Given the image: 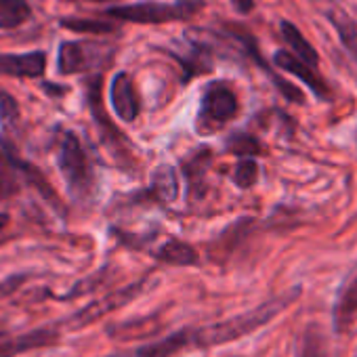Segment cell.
<instances>
[{"instance_id":"6da1fadb","label":"cell","mask_w":357,"mask_h":357,"mask_svg":"<svg viewBox=\"0 0 357 357\" xmlns=\"http://www.w3.org/2000/svg\"><path fill=\"white\" fill-rule=\"evenodd\" d=\"M301 292H303V288L294 286V288H290V290H286V292H282L278 296H271L269 301L261 303L259 307H255L250 311L227 317L223 321L192 328L194 349H213V347L234 342V340H240V338L257 332L259 328L273 321L280 313H284L292 303H296Z\"/></svg>"},{"instance_id":"7a4b0ae2","label":"cell","mask_w":357,"mask_h":357,"mask_svg":"<svg viewBox=\"0 0 357 357\" xmlns=\"http://www.w3.org/2000/svg\"><path fill=\"white\" fill-rule=\"evenodd\" d=\"M206 7L204 0H174V3H137L105 9V17L126 24L158 26L170 22H185L196 17Z\"/></svg>"},{"instance_id":"3957f363","label":"cell","mask_w":357,"mask_h":357,"mask_svg":"<svg viewBox=\"0 0 357 357\" xmlns=\"http://www.w3.org/2000/svg\"><path fill=\"white\" fill-rule=\"evenodd\" d=\"M57 166L68 185V192L76 200H84L95 190V172L91 166V160L80 143V139L68 130L63 132L57 149Z\"/></svg>"},{"instance_id":"277c9868","label":"cell","mask_w":357,"mask_h":357,"mask_svg":"<svg viewBox=\"0 0 357 357\" xmlns=\"http://www.w3.org/2000/svg\"><path fill=\"white\" fill-rule=\"evenodd\" d=\"M240 103L234 89L227 82H211L200 99V109L196 116V128L202 135L217 132L227 122L238 116Z\"/></svg>"},{"instance_id":"5b68a950","label":"cell","mask_w":357,"mask_h":357,"mask_svg":"<svg viewBox=\"0 0 357 357\" xmlns=\"http://www.w3.org/2000/svg\"><path fill=\"white\" fill-rule=\"evenodd\" d=\"M114 47L93 40H66L59 47L57 72L63 76L103 68L114 57Z\"/></svg>"},{"instance_id":"8992f818","label":"cell","mask_w":357,"mask_h":357,"mask_svg":"<svg viewBox=\"0 0 357 357\" xmlns=\"http://www.w3.org/2000/svg\"><path fill=\"white\" fill-rule=\"evenodd\" d=\"M145 286H147V278H143V280H139L135 284H128V286H124V288H120L116 292H109L103 298L93 301L86 307H82L80 311H76L72 317H68L66 319V326L72 328V330H80V328L97 321L101 315H105L109 311H116V309H120V307H124L128 303H132L145 290Z\"/></svg>"},{"instance_id":"52a82bcc","label":"cell","mask_w":357,"mask_h":357,"mask_svg":"<svg viewBox=\"0 0 357 357\" xmlns=\"http://www.w3.org/2000/svg\"><path fill=\"white\" fill-rule=\"evenodd\" d=\"M170 55L181 63L183 68V80H192L196 76L208 74L215 68V55L213 49L196 38H183L178 45L170 49Z\"/></svg>"},{"instance_id":"ba28073f","label":"cell","mask_w":357,"mask_h":357,"mask_svg":"<svg viewBox=\"0 0 357 357\" xmlns=\"http://www.w3.org/2000/svg\"><path fill=\"white\" fill-rule=\"evenodd\" d=\"M59 340V330L53 326L34 328L30 332H24L20 336H7L0 334V357H15L34 349L51 347Z\"/></svg>"},{"instance_id":"9c48e42d","label":"cell","mask_w":357,"mask_h":357,"mask_svg":"<svg viewBox=\"0 0 357 357\" xmlns=\"http://www.w3.org/2000/svg\"><path fill=\"white\" fill-rule=\"evenodd\" d=\"M89 95H86V101H89V107H91V114L101 130V139L107 147H112L116 153H124V145H126V139L124 135L109 122L107 118V112L103 109V101H101V76H95L89 80Z\"/></svg>"},{"instance_id":"30bf717a","label":"cell","mask_w":357,"mask_h":357,"mask_svg":"<svg viewBox=\"0 0 357 357\" xmlns=\"http://www.w3.org/2000/svg\"><path fill=\"white\" fill-rule=\"evenodd\" d=\"M273 63H275L280 70H284V72L296 76L303 84H307V86L313 91V95H315L317 99H324V101L330 99V86L326 84V80L317 74V70H315L313 66L305 63V61L298 59L294 53H290V51H278V53L273 55Z\"/></svg>"},{"instance_id":"8fae6325","label":"cell","mask_w":357,"mask_h":357,"mask_svg":"<svg viewBox=\"0 0 357 357\" xmlns=\"http://www.w3.org/2000/svg\"><path fill=\"white\" fill-rule=\"evenodd\" d=\"M355 319H357V273L349 278L336 292L332 305V332L336 336H344L347 332H351Z\"/></svg>"},{"instance_id":"7c38bea8","label":"cell","mask_w":357,"mask_h":357,"mask_svg":"<svg viewBox=\"0 0 357 357\" xmlns=\"http://www.w3.org/2000/svg\"><path fill=\"white\" fill-rule=\"evenodd\" d=\"M229 32H231V36L244 47V51L255 59V63L273 80V84H275V89L288 99V101H292V103H298V105H303L305 103V95H303V91L298 89V86H294V84H290L288 80H284L282 76H278L269 66H267V61L261 57V53H259V47H257V43H255V38L248 34V32H244L242 28H229Z\"/></svg>"},{"instance_id":"4fadbf2b","label":"cell","mask_w":357,"mask_h":357,"mask_svg":"<svg viewBox=\"0 0 357 357\" xmlns=\"http://www.w3.org/2000/svg\"><path fill=\"white\" fill-rule=\"evenodd\" d=\"M109 99H112V107H114L116 116L122 122H132L141 112L135 82L126 72H120L114 76L112 86H109Z\"/></svg>"},{"instance_id":"5bb4252c","label":"cell","mask_w":357,"mask_h":357,"mask_svg":"<svg viewBox=\"0 0 357 357\" xmlns=\"http://www.w3.org/2000/svg\"><path fill=\"white\" fill-rule=\"evenodd\" d=\"M47 70V53L30 51L24 55L0 53V74L11 78H40Z\"/></svg>"},{"instance_id":"9a60e30c","label":"cell","mask_w":357,"mask_h":357,"mask_svg":"<svg viewBox=\"0 0 357 357\" xmlns=\"http://www.w3.org/2000/svg\"><path fill=\"white\" fill-rule=\"evenodd\" d=\"M153 259L164 265H172V267H196L200 263V255L196 252V248L192 244L174 240V238L164 242L153 252Z\"/></svg>"},{"instance_id":"2e32d148","label":"cell","mask_w":357,"mask_h":357,"mask_svg":"<svg viewBox=\"0 0 357 357\" xmlns=\"http://www.w3.org/2000/svg\"><path fill=\"white\" fill-rule=\"evenodd\" d=\"M280 32H282V38L286 40V45L290 47V53H294V55H296L298 59H303L305 63L317 68L319 55H317L315 47L303 36V32H301L294 24L282 22V24H280Z\"/></svg>"},{"instance_id":"e0dca14e","label":"cell","mask_w":357,"mask_h":357,"mask_svg":"<svg viewBox=\"0 0 357 357\" xmlns=\"http://www.w3.org/2000/svg\"><path fill=\"white\" fill-rule=\"evenodd\" d=\"M294 357H330L328 336L319 324H309L298 338Z\"/></svg>"},{"instance_id":"ac0fdd59","label":"cell","mask_w":357,"mask_h":357,"mask_svg":"<svg viewBox=\"0 0 357 357\" xmlns=\"http://www.w3.org/2000/svg\"><path fill=\"white\" fill-rule=\"evenodd\" d=\"M328 22L332 24V28L338 34L340 45L344 47V51L351 55V59L357 63V22L340 11H330L328 13Z\"/></svg>"},{"instance_id":"d6986e66","label":"cell","mask_w":357,"mask_h":357,"mask_svg":"<svg viewBox=\"0 0 357 357\" xmlns=\"http://www.w3.org/2000/svg\"><path fill=\"white\" fill-rule=\"evenodd\" d=\"M151 194L162 202H172L178 196V178L174 168L160 166L151 176Z\"/></svg>"},{"instance_id":"ffe728a7","label":"cell","mask_w":357,"mask_h":357,"mask_svg":"<svg viewBox=\"0 0 357 357\" xmlns=\"http://www.w3.org/2000/svg\"><path fill=\"white\" fill-rule=\"evenodd\" d=\"M32 9L26 0H0V30H15L26 24Z\"/></svg>"},{"instance_id":"44dd1931","label":"cell","mask_w":357,"mask_h":357,"mask_svg":"<svg viewBox=\"0 0 357 357\" xmlns=\"http://www.w3.org/2000/svg\"><path fill=\"white\" fill-rule=\"evenodd\" d=\"M59 26L76 34H109L116 30L114 20H82V17H61Z\"/></svg>"},{"instance_id":"7402d4cb","label":"cell","mask_w":357,"mask_h":357,"mask_svg":"<svg viewBox=\"0 0 357 357\" xmlns=\"http://www.w3.org/2000/svg\"><path fill=\"white\" fill-rule=\"evenodd\" d=\"M227 151L234 153V155H242V158H252V155H259L263 151L261 143L252 137V135H246V132H236L227 139Z\"/></svg>"},{"instance_id":"603a6c76","label":"cell","mask_w":357,"mask_h":357,"mask_svg":"<svg viewBox=\"0 0 357 357\" xmlns=\"http://www.w3.org/2000/svg\"><path fill=\"white\" fill-rule=\"evenodd\" d=\"M259 181V164L255 158H242L234 168V183L240 190H250Z\"/></svg>"},{"instance_id":"cb8c5ba5","label":"cell","mask_w":357,"mask_h":357,"mask_svg":"<svg viewBox=\"0 0 357 357\" xmlns=\"http://www.w3.org/2000/svg\"><path fill=\"white\" fill-rule=\"evenodd\" d=\"M0 120H3L5 126H13L20 120V105L5 91H0Z\"/></svg>"},{"instance_id":"d4e9b609","label":"cell","mask_w":357,"mask_h":357,"mask_svg":"<svg viewBox=\"0 0 357 357\" xmlns=\"http://www.w3.org/2000/svg\"><path fill=\"white\" fill-rule=\"evenodd\" d=\"M24 282H26V275H11V278L3 280V282H0V298L13 294Z\"/></svg>"},{"instance_id":"484cf974","label":"cell","mask_w":357,"mask_h":357,"mask_svg":"<svg viewBox=\"0 0 357 357\" xmlns=\"http://www.w3.org/2000/svg\"><path fill=\"white\" fill-rule=\"evenodd\" d=\"M13 194H15L13 181H11V178L5 172H0V200H5V198H9Z\"/></svg>"},{"instance_id":"4316f807","label":"cell","mask_w":357,"mask_h":357,"mask_svg":"<svg viewBox=\"0 0 357 357\" xmlns=\"http://www.w3.org/2000/svg\"><path fill=\"white\" fill-rule=\"evenodd\" d=\"M231 3H234L236 11L242 13V15H246V13H250L255 9V0H231Z\"/></svg>"},{"instance_id":"83f0119b","label":"cell","mask_w":357,"mask_h":357,"mask_svg":"<svg viewBox=\"0 0 357 357\" xmlns=\"http://www.w3.org/2000/svg\"><path fill=\"white\" fill-rule=\"evenodd\" d=\"M7 223H9V215L7 213H0V229H3Z\"/></svg>"},{"instance_id":"f1b7e54d","label":"cell","mask_w":357,"mask_h":357,"mask_svg":"<svg viewBox=\"0 0 357 357\" xmlns=\"http://www.w3.org/2000/svg\"><path fill=\"white\" fill-rule=\"evenodd\" d=\"M353 357H357V351H355V355H353Z\"/></svg>"}]
</instances>
